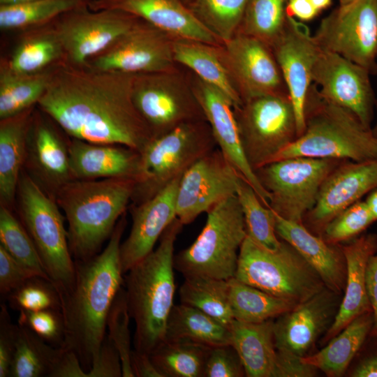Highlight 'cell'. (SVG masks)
<instances>
[{
  "instance_id": "obj_1",
  "label": "cell",
  "mask_w": 377,
  "mask_h": 377,
  "mask_svg": "<svg viewBox=\"0 0 377 377\" xmlns=\"http://www.w3.org/2000/svg\"><path fill=\"white\" fill-rule=\"evenodd\" d=\"M135 75L64 63L37 104L73 138L140 152L153 137L133 102Z\"/></svg>"
},
{
  "instance_id": "obj_2",
  "label": "cell",
  "mask_w": 377,
  "mask_h": 377,
  "mask_svg": "<svg viewBox=\"0 0 377 377\" xmlns=\"http://www.w3.org/2000/svg\"><path fill=\"white\" fill-rule=\"evenodd\" d=\"M126 226L124 214L104 249L88 260H74L72 283L57 289L65 328L63 348L76 355L86 377L105 338L111 306L124 286L119 249Z\"/></svg>"
},
{
  "instance_id": "obj_3",
  "label": "cell",
  "mask_w": 377,
  "mask_h": 377,
  "mask_svg": "<svg viewBox=\"0 0 377 377\" xmlns=\"http://www.w3.org/2000/svg\"><path fill=\"white\" fill-rule=\"evenodd\" d=\"M183 224L176 218L158 246L124 274L128 311L135 323L134 349L150 354L165 339L175 292L174 249Z\"/></svg>"
},
{
  "instance_id": "obj_4",
  "label": "cell",
  "mask_w": 377,
  "mask_h": 377,
  "mask_svg": "<svg viewBox=\"0 0 377 377\" xmlns=\"http://www.w3.org/2000/svg\"><path fill=\"white\" fill-rule=\"evenodd\" d=\"M134 183L128 177L73 179L59 188L55 200L67 221L74 260H86L100 253L131 201Z\"/></svg>"
},
{
  "instance_id": "obj_5",
  "label": "cell",
  "mask_w": 377,
  "mask_h": 377,
  "mask_svg": "<svg viewBox=\"0 0 377 377\" xmlns=\"http://www.w3.org/2000/svg\"><path fill=\"white\" fill-rule=\"evenodd\" d=\"M299 156L357 162L374 160L377 158V138L352 112L326 101L312 83L306 97L303 133L272 162Z\"/></svg>"
},
{
  "instance_id": "obj_6",
  "label": "cell",
  "mask_w": 377,
  "mask_h": 377,
  "mask_svg": "<svg viewBox=\"0 0 377 377\" xmlns=\"http://www.w3.org/2000/svg\"><path fill=\"white\" fill-rule=\"evenodd\" d=\"M216 147L207 120L186 122L152 138L139 152L133 205L154 197Z\"/></svg>"
},
{
  "instance_id": "obj_7",
  "label": "cell",
  "mask_w": 377,
  "mask_h": 377,
  "mask_svg": "<svg viewBox=\"0 0 377 377\" xmlns=\"http://www.w3.org/2000/svg\"><path fill=\"white\" fill-rule=\"evenodd\" d=\"M195 240L174 257L175 269L184 276L235 277L240 247L247 236L243 212L236 195L207 212Z\"/></svg>"
},
{
  "instance_id": "obj_8",
  "label": "cell",
  "mask_w": 377,
  "mask_h": 377,
  "mask_svg": "<svg viewBox=\"0 0 377 377\" xmlns=\"http://www.w3.org/2000/svg\"><path fill=\"white\" fill-rule=\"evenodd\" d=\"M235 278L297 304L325 287L317 272L290 244L281 239L277 249L270 250L248 235L239 249Z\"/></svg>"
},
{
  "instance_id": "obj_9",
  "label": "cell",
  "mask_w": 377,
  "mask_h": 377,
  "mask_svg": "<svg viewBox=\"0 0 377 377\" xmlns=\"http://www.w3.org/2000/svg\"><path fill=\"white\" fill-rule=\"evenodd\" d=\"M17 197L20 221L34 242L48 276L57 289L68 287L74 279L75 261L60 207L24 170Z\"/></svg>"
},
{
  "instance_id": "obj_10",
  "label": "cell",
  "mask_w": 377,
  "mask_h": 377,
  "mask_svg": "<svg viewBox=\"0 0 377 377\" xmlns=\"http://www.w3.org/2000/svg\"><path fill=\"white\" fill-rule=\"evenodd\" d=\"M233 110L245 156L254 171L271 163L297 137L289 94L252 98Z\"/></svg>"
},
{
  "instance_id": "obj_11",
  "label": "cell",
  "mask_w": 377,
  "mask_h": 377,
  "mask_svg": "<svg viewBox=\"0 0 377 377\" xmlns=\"http://www.w3.org/2000/svg\"><path fill=\"white\" fill-rule=\"evenodd\" d=\"M341 161L292 157L267 163L255 173L269 193V207L285 219L302 223L316 202L323 182Z\"/></svg>"
},
{
  "instance_id": "obj_12",
  "label": "cell",
  "mask_w": 377,
  "mask_h": 377,
  "mask_svg": "<svg viewBox=\"0 0 377 377\" xmlns=\"http://www.w3.org/2000/svg\"><path fill=\"white\" fill-rule=\"evenodd\" d=\"M133 99L153 138L182 124L206 120L189 79L177 68L135 74Z\"/></svg>"
},
{
  "instance_id": "obj_13",
  "label": "cell",
  "mask_w": 377,
  "mask_h": 377,
  "mask_svg": "<svg viewBox=\"0 0 377 377\" xmlns=\"http://www.w3.org/2000/svg\"><path fill=\"white\" fill-rule=\"evenodd\" d=\"M322 50L377 73V0H355L324 18L313 36Z\"/></svg>"
},
{
  "instance_id": "obj_14",
  "label": "cell",
  "mask_w": 377,
  "mask_h": 377,
  "mask_svg": "<svg viewBox=\"0 0 377 377\" xmlns=\"http://www.w3.org/2000/svg\"><path fill=\"white\" fill-rule=\"evenodd\" d=\"M138 20L121 11L93 10L85 5L59 17L54 28L64 50V60L83 67L110 47Z\"/></svg>"
},
{
  "instance_id": "obj_15",
  "label": "cell",
  "mask_w": 377,
  "mask_h": 377,
  "mask_svg": "<svg viewBox=\"0 0 377 377\" xmlns=\"http://www.w3.org/2000/svg\"><path fill=\"white\" fill-rule=\"evenodd\" d=\"M173 38L151 24L138 20L110 47L89 61L100 71L131 74L168 71L176 68Z\"/></svg>"
},
{
  "instance_id": "obj_16",
  "label": "cell",
  "mask_w": 377,
  "mask_h": 377,
  "mask_svg": "<svg viewBox=\"0 0 377 377\" xmlns=\"http://www.w3.org/2000/svg\"><path fill=\"white\" fill-rule=\"evenodd\" d=\"M369 74L365 68L320 48L311 80L326 101L352 112L364 126L371 128L376 101Z\"/></svg>"
},
{
  "instance_id": "obj_17",
  "label": "cell",
  "mask_w": 377,
  "mask_h": 377,
  "mask_svg": "<svg viewBox=\"0 0 377 377\" xmlns=\"http://www.w3.org/2000/svg\"><path fill=\"white\" fill-rule=\"evenodd\" d=\"M240 177L218 147L207 153L181 177L176 196L177 218L183 225L188 224L219 202L236 195Z\"/></svg>"
},
{
  "instance_id": "obj_18",
  "label": "cell",
  "mask_w": 377,
  "mask_h": 377,
  "mask_svg": "<svg viewBox=\"0 0 377 377\" xmlns=\"http://www.w3.org/2000/svg\"><path fill=\"white\" fill-rule=\"evenodd\" d=\"M221 54L242 101L274 94H289L270 47L237 33L221 45Z\"/></svg>"
},
{
  "instance_id": "obj_19",
  "label": "cell",
  "mask_w": 377,
  "mask_h": 377,
  "mask_svg": "<svg viewBox=\"0 0 377 377\" xmlns=\"http://www.w3.org/2000/svg\"><path fill=\"white\" fill-rule=\"evenodd\" d=\"M341 296L325 286L277 317L274 320L276 349L299 358L311 354L318 339L333 323Z\"/></svg>"
},
{
  "instance_id": "obj_20",
  "label": "cell",
  "mask_w": 377,
  "mask_h": 377,
  "mask_svg": "<svg viewBox=\"0 0 377 377\" xmlns=\"http://www.w3.org/2000/svg\"><path fill=\"white\" fill-rule=\"evenodd\" d=\"M377 188V158L366 161H342L325 177L313 208L302 223L320 236L325 226L338 214Z\"/></svg>"
},
{
  "instance_id": "obj_21",
  "label": "cell",
  "mask_w": 377,
  "mask_h": 377,
  "mask_svg": "<svg viewBox=\"0 0 377 377\" xmlns=\"http://www.w3.org/2000/svg\"><path fill=\"white\" fill-rule=\"evenodd\" d=\"M271 49L293 106L298 137L305 129L306 97L320 47L305 24L287 15L284 31Z\"/></svg>"
},
{
  "instance_id": "obj_22",
  "label": "cell",
  "mask_w": 377,
  "mask_h": 377,
  "mask_svg": "<svg viewBox=\"0 0 377 377\" xmlns=\"http://www.w3.org/2000/svg\"><path fill=\"white\" fill-rule=\"evenodd\" d=\"M189 80L218 148L241 177L253 187L263 204L269 207V193L259 182L245 156L232 103L221 91L195 75Z\"/></svg>"
},
{
  "instance_id": "obj_23",
  "label": "cell",
  "mask_w": 377,
  "mask_h": 377,
  "mask_svg": "<svg viewBox=\"0 0 377 377\" xmlns=\"http://www.w3.org/2000/svg\"><path fill=\"white\" fill-rule=\"evenodd\" d=\"M87 6L93 10H114L129 14L173 38L222 45L182 0H87Z\"/></svg>"
},
{
  "instance_id": "obj_24",
  "label": "cell",
  "mask_w": 377,
  "mask_h": 377,
  "mask_svg": "<svg viewBox=\"0 0 377 377\" xmlns=\"http://www.w3.org/2000/svg\"><path fill=\"white\" fill-rule=\"evenodd\" d=\"M181 177L151 198L132 207L131 228L119 249L124 274L154 249L157 241L177 218L176 196Z\"/></svg>"
},
{
  "instance_id": "obj_25",
  "label": "cell",
  "mask_w": 377,
  "mask_h": 377,
  "mask_svg": "<svg viewBox=\"0 0 377 377\" xmlns=\"http://www.w3.org/2000/svg\"><path fill=\"white\" fill-rule=\"evenodd\" d=\"M24 165L27 172L54 200L59 188L73 180L70 170L68 145H66L53 128L42 121H31Z\"/></svg>"
},
{
  "instance_id": "obj_26",
  "label": "cell",
  "mask_w": 377,
  "mask_h": 377,
  "mask_svg": "<svg viewBox=\"0 0 377 377\" xmlns=\"http://www.w3.org/2000/svg\"><path fill=\"white\" fill-rule=\"evenodd\" d=\"M340 247L346 266L344 295L333 323L321 339L322 345L326 344L355 318L372 311L367 293L366 272L369 258L377 251V235L364 234Z\"/></svg>"
},
{
  "instance_id": "obj_27",
  "label": "cell",
  "mask_w": 377,
  "mask_h": 377,
  "mask_svg": "<svg viewBox=\"0 0 377 377\" xmlns=\"http://www.w3.org/2000/svg\"><path fill=\"white\" fill-rule=\"evenodd\" d=\"M274 213L278 237L297 250L317 272L326 287L342 295L346 266L340 245L329 244L303 223L285 219Z\"/></svg>"
},
{
  "instance_id": "obj_28",
  "label": "cell",
  "mask_w": 377,
  "mask_h": 377,
  "mask_svg": "<svg viewBox=\"0 0 377 377\" xmlns=\"http://www.w3.org/2000/svg\"><path fill=\"white\" fill-rule=\"evenodd\" d=\"M73 179L128 177L134 180L140 153L126 147L97 144L73 138L68 145Z\"/></svg>"
},
{
  "instance_id": "obj_29",
  "label": "cell",
  "mask_w": 377,
  "mask_h": 377,
  "mask_svg": "<svg viewBox=\"0 0 377 377\" xmlns=\"http://www.w3.org/2000/svg\"><path fill=\"white\" fill-rule=\"evenodd\" d=\"M230 330L231 345L240 357L246 376L281 377L273 319L256 323L234 320Z\"/></svg>"
},
{
  "instance_id": "obj_30",
  "label": "cell",
  "mask_w": 377,
  "mask_h": 377,
  "mask_svg": "<svg viewBox=\"0 0 377 377\" xmlns=\"http://www.w3.org/2000/svg\"><path fill=\"white\" fill-rule=\"evenodd\" d=\"M221 45L173 38L174 59L176 64L188 68L198 78L221 91L236 108L242 104V101L223 59Z\"/></svg>"
},
{
  "instance_id": "obj_31",
  "label": "cell",
  "mask_w": 377,
  "mask_h": 377,
  "mask_svg": "<svg viewBox=\"0 0 377 377\" xmlns=\"http://www.w3.org/2000/svg\"><path fill=\"white\" fill-rule=\"evenodd\" d=\"M31 108L0 121V202L11 209L26 157Z\"/></svg>"
},
{
  "instance_id": "obj_32",
  "label": "cell",
  "mask_w": 377,
  "mask_h": 377,
  "mask_svg": "<svg viewBox=\"0 0 377 377\" xmlns=\"http://www.w3.org/2000/svg\"><path fill=\"white\" fill-rule=\"evenodd\" d=\"M373 325L372 311L357 316L321 350L302 357L301 361L327 376H341L371 332Z\"/></svg>"
},
{
  "instance_id": "obj_33",
  "label": "cell",
  "mask_w": 377,
  "mask_h": 377,
  "mask_svg": "<svg viewBox=\"0 0 377 377\" xmlns=\"http://www.w3.org/2000/svg\"><path fill=\"white\" fill-rule=\"evenodd\" d=\"M164 339H183L211 348L231 345L230 327L193 306H173Z\"/></svg>"
},
{
  "instance_id": "obj_34",
  "label": "cell",
  "mask_w": 377,
  "mask_h": 377,
  "mask_svg": "<svg viewBox=\"0 0 377 377\" xmlns=\"http://www.w3.org/2000/svg\"><path fill=\"white\" fill-rule=\"evenodd\" d=\"M10 377H55L64 353L17 324Z\"/></svg>"
},
{
  "instance_id": "obj_35",
  "label": "cell",
  "mask_w": 377,
  "mask_h": 377,
  "mask_svg": "<svg viewBox=\"0 0 377 377\" xmlns=\"http://www.w3.org/2000/svg\"><path fill=\"white\" fill-rule=\"evenodd\" d=\"M53 68L22 74L3 66L0 73V119L16 116L38 103L48 86Z\"/></svg>"
},
{
  "instance_id": "obj_36",
  "label": "cell",
  "mask_w": 377,
  "mask_h": 377,
  "mask_svg": "<svg viewBox=\"0 0 377 377\" xmlns=\"http://www.w3.org/2000/svg\"><path fill=\"white\" fill-rule=\"evenodd\" d=\"M211 347L183 339H164L149 354L163 377H204Z\"/></svg>"
},
{
  "instance_id": "obj_37",
  "label": "cell",
  "mask_w": 377,
  "mask_h": 377,
  "mask_svg": "<svg viewBox=\"0 0 377 377\" xmlns=\"http://www.w3.org/2000/svg\"><path fill=\"white\" fill-rule=\"evenodd\" d=\"M184 277L179 292L181 303L196 308L230 327L235 319L228 280L198 275Z\"/></svg>"
},
{
  "instance_id": "obj_38",
  "label": "cell",
  "mask_w": 377,
  "mask_h": 377,
  "mask_svg": "<svg viewBox=\"0 0 377 377\" xmlns=\"http://www.w3.org/2000/svg\"><path fill=\"white\" fill-rule=\"evenodd\" d=\"M229 300L235 320L261 323L276 318L297 304L267 293L235 277L228 280Z\"/></svg>"
},
{
  "instance_id": "obj_39",
  "label": "cell",
  "mask_w": 377,
  "mask_h": 377,
  "mask_svg": "<svg viewBox=\"0 0 377 377\" xmlns=\"http://www.w3.org/2000/svg\"><path fill=\"white\" fill-rule=\"evenodd\" d=\"M60 59H65L64 52L53 27L24 38L6 66L17 73H37L50 69Z\"/></svg>"
},
{
  "instance_id": "obj_40",
  "label": "cell",
  "mask_w": 377,
  "mask_h": 377,
  "mask_svg": "<svg viewBox=\"0 0 377 377\" xmlns=\"http://www.w3.org/2000/svg\"><path fill=\"white\" fill-rule=\"evenodd\" d=\"M85 5L86 0H31L0 5V27L12 30L43 25Z\"/></svg>"
},
{
  "instance_id": "obj_41",
  "label": "cell",
  "mask_w": 377,
  "mask_h": 377,
  "mask_svg": "<svg viewBox=\"0 0 377 377\" xmlns=\"http://www.w3.org/2000/svg\"><path fill=\"white\" fill-rule=\"evenodd\" d=\"M0 245L31 276L51 280L23 224L10 209L3 205L0 206Z\"/></svg>"
},
{
  "instance_id": "obj_42",
  "label": "cell",
  "mask_w": 377,
  "mask_h": 377,
  "mask_svg": "<svg viewBox=\"0 0 377 377\" xmlns=\"http://www.w3.org/2000/svg\"><path fill=\"white\" fill-rule=\"evenodd\" d=\"M287 0H249L237 33L256 38L272 47L283 34Z\"/></svg>"
},
{
  "instance_id": "obj_43",
  "label": "cell",
  "mask_w": 377,
  "mask_h": 377,
  "mask_svg": "<svg viewBox=\"0 0 377 377\" xmlns=\"http://www.w3.org/2000/svg\"><path fill=\"white\" fill-rule=\"evenodd\" d=\"M236 195L243 212L247 235L265 248L277 249L281 239L275 230L274 212L263 204L253 187L242 177Z\"/></svg>"
},
{
  "instance_id": "obj_44",
  "label": "cell",
  "mask_w": 377,
  "mask_h": 377,
  "mask_svg": "<svg viewBox=\"0 0 377 377\" xmlns=\"http://www.w3.org/2000/svg\"><path fill=\"white\" fill-rule=\"evenodd\" d=\"M249 0H193L190 9L223 44L237 32Z\"/></svg>"
},
{
  "instance_id": "obj_45",
  "label": "cell",
  "mask_w": 377,
  "mask_h": 377,
  "mask_svg": "<svg viewBox=\"0 0 377 377\" xmlns=\"http://www.w3.org/2000/svg\"><path fill=\"white\" fill-rule=\"evenodd\" d=\"M6 300L13 310L39 311L56 309L61 311V300L52 281L34 276L9 293Z\"/></svg>"
},
{
  "instance_id": "obj_46",
  "label": "cell",
  "mask_w": 377,
  "mask_h": 377,
  "mask_svg": "<svg viewBox=\"0 0 377 377\" xmlns=\"http://www.w3.org/2000/svg\"><path fill=\"white\" fill-rule=\"evenodd\" d=\"M131 319L126 292L122 287L118 292L107 319V337L117 350L122 365V377H133L131 367V338L129 329Z\"/></svg>"
},
{
  "instance_id": "obj_47",
  "label": "cell",
  "mask_w": 377,
  "mask_h": 377,
  "mask_svg": "<svg viewBox=\"0 0 377 377\" xmlns=\"http://www.w3.org/2000/svg\"><path fill=\"white\" fill-rule=\"evenodd\" d=\"M374 221L365 201L360 200L334 216L320 237L329 244L338 245L357 237Z\"/></svg>"
},
{
  "instance_id": "obj_48",
  "label": "cell",
  "mask_w": 377,
  "mask_h": 377,
  "mask_svg": "<svg viewBox=\"0 0 377 377\" xmlns=\"http://www.w3.org/2000/svg\"><path fill=\"white\" fill-rule=\"evenodd\" d=\"M17 322L51 346L63 347L65 328L60 310L21 311Z\"/></svg>"
},
{
  "instance_id": "obj_49",
  "label": "cell",
  "mask_w": 377,
  "mask_h": 377,
  "mask_svg": "<svg viewBox=\"0 0 377 377\" xmlns=\"http://www.w3.org/2000/svg\"><path fill=\"white\" fill-rule=\"evenodd\" d=\"M246 376L244 368L236 350L232 345L211 348L207 357L204 377Z\"/></svg>"
},
{
  "instance_id": "obj_50",
  "label": "cell",
  "mask_w": 377,
  "mask_h": 377,
  "mask_svg": "<svg viewBox=\"0 0 377 377\" xmlns=\"http://www.w3.org/2000/svg\"><path fill=\"white\" fill-rule=\"evenodd\" d=\"M17 326L12 323L6 304L1 303L0 311V377H10Z\"/></svg>"
},
{
  "instance_id": "obj_51",
  "label": "cell",
  "mask_w": 377,
  "mask_h": 377,
  "mask_svg": "<svg viewBox=\"0 0 377 377\" xmlns=\"http://www.w3.org/2000/svg\"><path fill=\"white\" fill-rule=\"evenodd\" d=\"M31 276L0 245V294L6 299Z\"/></svg>"
},
{
  "instance_id": "obj_52",
  "label": "cell",
  "mask_w": 377,
  "mask_h": 377,
  "mask_svg": "<svg viewBox=\"0 0 377 377\" xmlns=\"http://www.w3.org/2000/svg\"><path fill=\"white\" fill-rule=\"evenodd\" d=\"M122 365L119 354L105 336L99 353L87 377H121Z\"/></svg>"
},
{
  "instance_id": "obj_53",
  "label": "cell",
  "mask_w": 377,
  "mask_h": 377,
  "mask_svg": "<svg viewBox=\"0 0 377 377\" xmlns=\"http://www.w3.org/2000/svg\"><path fill=\"white\" fill-rule=\"evenodd\" d=\"M366 280L367 293L374 316V325L371 332L377 335V254L376 253L369 259Z\"/></svg>"
},
{
  "instance_id": "obj_54",
  "label": "cell",
  "mask_w": 377,
  "mask_h": 377,
  "mask_svg": "<svg viewBox=\"0 0 377 377\" xmlns=\"http://www.w3.org/2000/svg\"><path fill=\"white\" fill-rule=\"evenodd\" d=\"M131 367L133 377H163L149 354L146 353L133 349L131 355Z\"/></svg>"
},
{
  "instance_id": "obj_55",
  "label": "cell",
  "mask_w": 377,
  "mask_h": 377,
  "mask_svg": "<svg viewBox=\"0 0 377 377\" xmlns=\"http://www.w3.org/2000/svg\"><path fill=\"white\" fill-rule=\"evenodd\" d=\"M318 11L310 0H287L286 14L307 21L312 20Z\"/></svg>"
},
{
  "instance_id": "obj_56",
  "label": "cell",
  "mask_w": 377,
  "mask_h": 377,
  "mask_svg": "<svg viewBox=\"0 0 377 377\" xmlns=\"http://www.w3.org/2000/svg\"><path fill=\"white\" fill-rule=\"evenodd\" d=\"M351 376L353 377H377V355L363 360L354 369Z\"/></svg>"
},
{
  "instance_id": "obj_57",
  "label": "cell",
  "mask_w": 377,
  "mask_h": 377,
  "mask_svg": "<svg viewBox=\"0 0 377 377\" xmlns=\"http://www.w3.org/2000/svg\"><path fill=\"white\" fill-rule=\"evenodd\" d=\"M374 221H377V188L372 190L364 200Z\"/></svg>"
},
{
  "instance_id": "obj_58",
  "label": "cell",
  "mask_w": 377,
  "mask_h": 377,
  "mask_svg": "<svg viewBox=\"0 0 377 377\" xmlns=\"http://www.w3.org/2000/svg\"><path fill=\"white\" fill-rule=\"evenodd\" d=\"M313 6L319 12L320 10L327 8L330 4L332 0H310Z\"/></svg>"
},
{
  "instance_id": "obj_59",
  "label": "cell",
  "mask_w": 377,
  "mask_h": 377,
  "mask_svg": "<svg viewBox=\"0 0 377 377\" xmlns=\"http://www.w3.org/2000/svg\"><path fill=\"white\" fill-rule=\"evenodd\" d=\"M31 0H0V5H11V4H16V3H20L26 1H29Z\"/></svg>"
},
{
  "instance_id": "obj_60",
  "label": "cell",
  "mask_w": 377,
  "mask_h": 377,
  "mask_svg": "<svg viewBox=\"0 0 377 377\" xmlns=\"http://www.w3.org/2000/svg\"><path fill=\"white\" fill-rule=\"evenodd\" d=\"M354 1H355V0H339L340 6H346V5L353 2Z\"/></svg>"
},
{
  "instance_id": "obj_61",
  "label": "cell",
  "mask_w": 377,
  "mask_h": 377,
  "mask_svg": "<svg viewBox=\"0 0 377 377\" xmlns=\"http://www.w3.org/2000/svg\"><path fill=\"white\" fill-rule=\"evenodd\" d=\"M376 107H377V101H376ZM372 131L374 135L377 138V119H376V122L374 127L372 128Z\"/></svg>"
},
{
  "instance_id": "obj_62",
  "label": "cell",
  "mask_w": 377,
  "mask_h": 377,
  "mask_svg": "<svg viewBox=\"0 0 377 377\" xmlns=\"http://www.w3.org/2000/svg\"><path fill=\"white\" fill-rule=\"evenodd\" d=\"M185 3H191L193 0H182Z\"/></svg>"
},
{
  "instance_id": "obj_63",
  "label": "cell",
  "mask_w": 377,
  "mask_h": 377,
  "mask_svg": "<svg viewBox=\"0 0 377 377\" xmlns=\"http://www.w3.org/2000/svg\"><path fill=\"white\" fill-rule=\"evenodd\" d=\"M87 1V0H86Z\"/></svg>"
}]
</instances>
